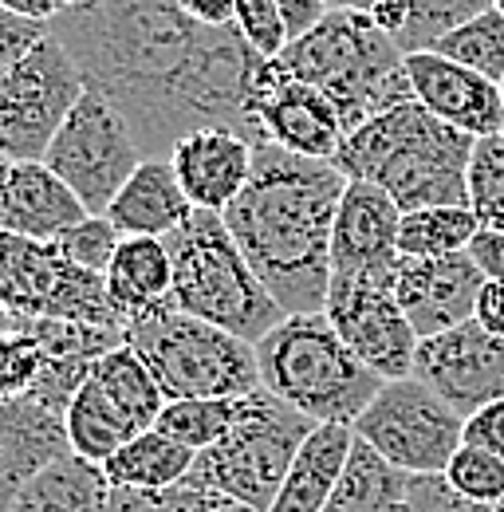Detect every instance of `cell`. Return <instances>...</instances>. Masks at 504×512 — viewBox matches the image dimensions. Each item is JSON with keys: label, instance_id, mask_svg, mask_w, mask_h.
<instances>
[{"label": "cell", "instance_id": "cell-9", "mask_svg": "<svg viewBox=\"0 0 504 512\" xmlns=\"http://www.w3.org/2000/svg\"><path fill=\"white\" fill-rule=\"evenodd\" d=\"M351 430L414 477H441L453 453L465 446V418L418 375L382 383Z\"/></svg>", "mask_w": 504, "mask_h": 512}, {"label": "cell", "instance_id": "cell-38", "mask_svg": "<svg viewBox=\"0 0 504 512\" xmlns=\"http://www.w3.org/2000/svg\"><path fill=\"white\" fill-rule=\"evenodd\" d=\"M52 245H56L71 264H79V268H91V272H103V276H107L111 260H115L119 245H123V233L111 225V217H107V213H91V217H83L75 229H67L60 241H52Z\"/></svg>", "mask_w": 504, "mask_h": 512}, {"label": "cell", "instance_id": "cell-4", "mask_svg": "<svg viewBox=\"0 0 504 512\" xmlns=\"http://www.w3.org/2000/svg\"><path fill=\"white\" fill-rule=\"evenodd\" d=\"M276 64L319 87L335 103L347 134L414 99L406 52L378 28L371 12H327L308 36L276 56Z\"/></svg>", "mask_w": 504, "mask_h": 512}, {"label": "cell", "instance_id": "cell-53", "mask_svg": "<svg viewBox=\"0 0 504 512\" xmlns=\"http://www.w3.org/2000/svg\"><path fill=\"white\" fill-rule=\"evenodd\" d=\"M493 8H497V12H504V0H493Z\"/></svg>", "mask_w": 504, "mask_h": 512}, {"label": "cell", "instance_id": "cell-47", "mask_svg": "<svg viewBox=\"0 0 504 512\" xmlns=\"http://www.w3.org/2000/svg\"><path fill=\"white\" fill-rule=\"evenodd\" d=\"M182 4H186V12L193 20L213 24V28H225L237 16V0H182Z\"/></svg>", "mask_w": 504, "mask_h": 512}, {"label": "cell", "instance_id": "cell-23", "mask_svg": "<svg viewBox=\"0 0 504 512\" xmlns=\"http://www.w3.org/2000/svg\"><path fill=\"white\" fill-rule=\"evenodd\" d=\"M355 449V430L343 422H319L300 446L268 512H323Z\"/></svg>", "mask_w": 504, "mask_h": 512}, {"label": "cell", "instance_id": "cell-40", "mask_svg": "<svg viewBox=\"0 0 504 512\" xmlns=\"http://www.w3.org/2000/svg\"><path fill=\"white\" fill-rule=\"evenodd\" d=\"M233 24H237V32L252 44V52L264 56V60H276L292 44L288 24H284L276 0H237Z\"/></svg>", "mask_w": 504, "mask_h": 512}, {"label": "cell", "instance_id": "cell-22", "mask_svg": "<svg viewBox=\"0 0 504 512\" xmlns=\"http://www.w3.org/2000/svg\"><path fill=\"white\" fill-rule=\"evenodd\" d=\"M111 225L123 237H158L166 241L174 229H182L193 217V201L186 197L178 170L170 158H146L119 197L107 209Z\"/></svg>", "mask_w": 504, "mask_h": 512}, {"label": "cell", "instance_id": "cell-5", "mask_svg": "<svg viewBox=\"0 0 504 512\" xmlns=\"http://www.w3.org/2000/svg\"><path fill=\"white\" fill-rule=\"evenodd\" d=\"M174 260V308L217 323L245 343H260L268 331L288 320L264 280L252 272L241 245L233 241L225 213L193 209L182 229L166 237Z\"/></svg>", "mask_w": 504, "mask_h": 512}, {"label": "cell", "instance_id": "cell-11", "mask_svg": "<svg viewBox=\"0 0 504 512\" xmlns=\"http://www.w3.org/2000/svg\"><path fill=\"white\" fill-rule=\"evenodd\" d=\"M44 162L75 190L87 213H107L146 154L119 107L95 91H83L56 130Z\"/></svg>", "mask_w": 504, "mask_h": 512}, {"label": "cell", "instance_id": "cell-37", "mask_svg": "<svg viewBox=\"0 0 504 512\" xmlns=\"http://www.w3.org/2000/svg\"><path fill=\"white\" fill-rule=\"evenodd\" d=\"M441 477L449 481L453 493H461L465 501L485 505V509H493L504 497V457L489 453V449L461 446Z\"/></svg>", "mask_w": 504, "mask_h": 512}, {"label": "cell", "instance_id": "cell-45", "mask_svg": "<svg viewBox=\"0 0 504 512\" xmlns=\"http://www.w3.org/2000/svg\"><path fill=\"white\" fill-rule=\"evenodd\" d=\"M276 8H280V16H284V24H288V36H292V40L308 36L315 24L331 12V8H327V0H276Z\"/></svg>", "mask_w": 504, "mask_h": 512}, {"label": "cell", "instance_id": "cell-52", "mask_svg": "<svg viewBox=\"0 0 504 512\" xmlns=\"http://www.w3.org/2000/svg\"><path fill=\"white\" fill-rule=\"evenodd\" d=\"M493 512H504V497L497 501V505H493Z\"/></svg>", "mask_w": 504, "mask_h": 512}, {"label": "cell", "instance_id": "cell-51", "mask_svg": "<svg viewBox=\"0 0 504 512\" xmlns=\"http://www.w3.org/2000/svg\"><path fill=\"white\" fill-rule=\"evenodd\" d=\"M8 166H12V162H8L4 154H0V193H4V178H8Z\"/></svg>", "mask_w": 504, "mask_h": 512}, {"label": "cell", "instance_id": "cell-34", "mask_svg": "<svg viewBox=\"0 0 504 512\" xmlns=\"http://www.w3.org/2000/svg\"><path fill=\"white\" fill-rule=\"evenodd\" d=\"M430 52H441L457 64L481 71L485 79L501 83L504 79V12L485 8L481 16L465 20L461 28H453L449 36H441Z\"/></svg>", "mask_w": 504, "mask_h": 512}, {"label": "cell", "instance_id": "cell-20", "mask_svg": "<svg viewBox=\"0 0 504 512\" xmlns=\"http://www.w3.org/2000/svg\"><path fill=\"white\" fill-rule=\"evenodd\" d=\"M87 213V205L63 182L48 162H12L4 193H0V229L28 237V241H60L67 229H75Z\"/></svg>", "mask_w": 504, "mask_h": 512}, {"label": "cell", "instance_id": "cell-31", "mask_svg": "<svg viewBox=\"0 0 504 512\" xmlns=\"http://www.w3.org/2000/svg\"><path fill=\"white\" fill-rule=\"evenodd\" d=\"M481 221L469 205H430L402 213L398 253L402 256H453L465 253Z\"/></svg>", "mask_w": 504, "mask_h": 512}, {"label": "cell", "instance_id": "cell-14", "mask_svg": "<svg viewBox=\"0 0 504 512\" xmlns=\"http://www.w3.org/2000/svg\"><path fill=\"white\" fill-rule=\"evenodd\" d=\"M414 375L434 386L461 418H469L504 398V335L485 331L477 320L430 335L418 343Z\"/></svg>", "mask_w": 504, "mask_h": 512}, {"label": "cell", "instance_id": "cell-33", "mask_svg": "<svg viewBox=\"0 0 504 512\" xmlns=\"http://www.w3.org/2000/svg\"><path fill=\"white\" fill-rule=\"evenodd\" d=\"M24 327L40 343L44 359H56V363H87V367H95L107 351L126 343L123 327H95V323L75 320H24Z\"/></svg>", "mask_w": 504, "mask_h": 512}, {"label": "cell", "instance_id": "cell-2", "mask_svg": "<svg viewBox=\"0 0 504 512\" xmlns=\"http://www.w3.org/2000/svg\"><path fill=\"white\" fill-rule=\"evenodd\" d=\"M347 182L327 158L260 142L249 186L225 209L233 241L288 316L327 308L331 233Z\"/></svg>", "mask_w": 504, "mask_h": 512}, {"label": "cell", "instance_id": "cell-8", "mask_svg": "<svg viewBox=\"0 0 504 512\" xmlns=\"http://www.w3.org/2000/svg\"><path fill=\"white\" fill-rule=\"evenodd\" d=\"M126 343L146 359L166 402L182 398H245L260 390L256 347L233 331L186 312H162L126 327Z\"/></svg>", "mask_w": 504, "mask_h": 512}, {"label": "cell", "instance_id": "cell-12", "mask_svg": "<svg viewBox=\"0 0 504 512\" xmlns=\"http://www.w3.org/2000/svg\"><path fill=\"white\" fill-rule=\"evenodd\" d=\"M323 316L335 323L343 343L375 371L382 383L410 379L418 355V331L410 327L394 280H359V276H331Z\"/></svg>", "mask_w": 504, "mask_h": 512}, {"label": "cell", "instance_id": "cell-48", "mask_svg": "<svg viewBox=\"0 0 504 512\" xmlns=\"http://www.w3.org/2000/svg\"><path fill=\"white\" fill-rule=\"evenodd\" d=\"M4 8H12V12H20V16H32V20H44V24H52L56 16H60L63 0H0Z\"/></svg>", "mask_w": 504, "mask_h": 512}, {"label": "cell", "instance_id": "cell-16", "mask_svg": "<svg viewBox=\"0 0 504 512\" xmlns=\"http://www.w3.org/2000/svg\"><path fill=\"white\" fill-rule=\"evenodd\" d=\"M485 288V272L469 253L453 256H402L394 296L406 312L418 339L453 331L477 316V296Z\"/></svg>", "mask_w": 504, "mask_h": 512}, {"label": "cell", "instance_id": "cell-21", "mask_svg": "<svg viewBox=\"0 0 504 512\" xmlns=\"http://www.w3.org/2000/svg\"><path fill=\"white\" fill-rule=\"evenodd\" d=\"M107 296L123 323H142L150 316L174 312V260L158 237H123L119 253L107 268Z\"/></svg>", "mask_w": 504, "mask_h": 512}, {"label": "cell", "instance_id": "cell-24", "mask_svg": "<svg viewBox=\"0 0 504 512\" xmlns=\"http://www.w3.org/2000/svg\"><path fill=\"white\" fill-rule=\"evenodd\" d=\"M63 264L67 260L56 245L0 229V308L20 320H44L56 300Z\"/></svg>", "mask_w": 504, "mask_h": 512}, {"label": "cell", "instance_id": "cell-6", "mask_svg": "<svg viewBox=\"0 0 504 512\" xmlns=\"http://www.w3.org/2000/svg\"><path fill=\"white\" fill-rule=\"evenodd\" d=\"M256 363L264 390L312 422L355 426V418L382 390V379L343 343L323 312L288 316L276 331H268L256 343Z\"/></svg>", "mask_w": 504, "mask_h": 512}, {"label": "cell", "instance_id": "cell-32", "mask_svg": "<svg viewBox=\"0 0 504 512\" xmlns=\"http://www.w3.org/2000/svg\"><path fill=\"white\" fill-rule=\"evenodd\" d=\"M241 402L245 398H182V402H166V410L158 414V430L201 453V449L217 446L237 426Z\"/></svg>", "mask_w": 504, "mask_h": 512}, {"label": "cell", "instance_id": "cell-55", "mask_svg": "<svg viewBox=\"0 0 504 512\" xmlns=\"http://www.w3.org/2000/svg\"><path fill=\"white\" fill-rule=\"evenodd\" d=\"M501 99H504V79H501Z\"/></svg>", "mask_w": 504, "mask_h": 512}, {"label": "cell", "instance_id": "cell-18", "mask_svg": "<svg viewBox=\"0 0 504 512\" xmlns=\"http://www.w3.org/2000/svg\"><path fill=\"white\" fill-rule=\"evenodd\" d=\"M252 158H256V142L229 127L193 130L170 150V162L193 209H213V213H225L249 186Z\"/></svg>", "mask_w": 504, "mask_h": 512}, {"label": "cell", "instance_id": "cell-26", "mask_svg": "<svg viewBox=\"0 0 504 512\" xmlns=\"http://www.w3.org/2000/svg\"><path fill=\"white\" fill-rule=\"evenodd\" d=\"M414 473L390 465L378 449L355 438L347 469L323 512H410Z\"/></svg>", "mask_w": 504, "mask_h": 512}, {"label": "cell", "instance_id": "cell-44", "mask_svg": "<svg viewBox=\"0 0 504 512\" xmlns=\"http://www.w3.org/2000/svg\"><path fill=\"white\" fill-rule=\"evenodd\" d=\"M465 253L485 272V280H504V233L501 229H477Z\"/></svg>", "mask_w": 504, "mask_h": 512}, {"label": "cell", "instance_id": "cell-42", "mask_svg": "<svg viewBox=\"0 0 504 512\" xmlns=\"http://www.w3.org/2000/svg\"><path fill=\"white\" fill-rule=\"evenodd\" d=\"M410 512H493V509L465 501L461 493H453V489H449V481H445V477H414Z\"/></svg>", "mask_w": 504, "mask_h": 512}, {"label": "cell", "instance_id": "cell-17", "mask_svg": "<svg viewBox=\"0 0 504 512\" xmlns=\"http://www.w3.org/2000/svg\"><path fill=\"white\" fill-rule=\"evenodd\" d=\"M406 75L414 99L434 111L441 123L465 130L473 138H493L504 130L501 83L485 79L481 71L457 64L441 52H414L406 56Z\"/></svg>", "mask_w": 504, "mask_h": 512}, {"label": "cell", "instance_id": "cell-7", "mask_svg": "<svg viewBox=\"0 0 504 512\" xmlns=\"http://www.w3.org/2000/svg\"><path fill=\"white\" fill-rule=\"evenodd\" d=\"M315 426L319 422L304 418L300 410H292L288 402H280L272 390L260 386L245 394L237 426L217 446L197 453L186 481L213 489L252 512H268Z\"/></svg>", "mask_w": 504, "mask_h": 512}, {"label": "cell", "instance_id": "cell-39", "mask_svg": "<svg viewBox=\"0 0 504 512\" xmlns=\"http://www.w3.org/2000/svg\"><path fill=\"white\" fill-rule=\"evenodd\" d=\"M44 371V351L32 339V331L20 323L16 331L0 335V402L32 394V386Z\"/></svg>", "mask_w": 504, "mask_h": 512}, {"label": "cell", "instance_id": "cell-3", "mask_svg": "<svg viewBox=\"0 0 504 512\" xmlns=\"http://www.w3.org/2000/svg\"><path fill=\"white\" fill-rule=\"evenodd\" d=\"M477 138L441 123L406 99L343 138L335 166L351 182H375L402 213L430 205H469V158Z\"/></svg>", "mask_w": 504, "mask_h": 512}, {"label": "cell", "instance_id": "cell-46", "mask_svg": "<svg viewBox=\"0 0 504 512\" xmlns=\"http://www.w3.org/2000/svg\"><path fill=\"white\" fill-rule=\"evenodd\" d=\"M473 320L481 323L485 331H493V335H504V280H485Z\"/></svg>", "mask_w": 504, "mask_h": 512}, {"label": "cell", "instance_id": "cell-15", "mask_svg": "<svg viewBox=\"0 0 504 512\" xmlns=\"http://www.w3.org/2000/svg\"><path fill=\"white\" fill-rule=\"evenodd\" d=\"M398 229L402 209L390 193L375 182H347L331 233V276L398 280Z\"/></svg>", "mask_w": 504, "mask_h": 512}, {"label": "cell", "instance_id": "cell-54", "mask_svg": "<svg viewBox=\"0 0 504 512\" xmlns=\"http://www.w3.org/2000/svg\"><path fill=\"white\" fill-rule=\"evenodd\" d=\"M63 4H67V8H71V4H75V0H63Z\"/></svg>", "mask_w": 504, "mask_h": 512}, {"label": "cell", "instance_id": "cell-29", "mask_svg": "<svg viewBox=\"0 0 504 512\" xmlns=\"http://www.w3.org/2000/svg\"><path fill=\"white\" fill-rule=\"evenodd\" d=\"M197 461V449L162 434L158 426L126 442L111 461H103V473L111 489H174L189 477Z\"/></svg>", "mask_w": 504, "mask_h": 512}, {"label": "cell", "instance_id": "cell-19", "mask_svg": "<svg viewBox=\"0 0 504 512\" xmlns=\"http://www.w3.org/2000/svg\"><path fill=\"white\" fill-rule=\"evenodd\" d=\"M63 453H71L63 410L40 394L0 402V509L20 485H28Z\"/></svg>", "mask_w": 504, "mask_h": 512}, {"label": "cell", "instance_id": "cell-49", "mask_svg": "<svg viewBox=\"0 0 504 512\" xmlns=\"http://www.w3.org/2000/svg\"><path fill=\"white\" fill-rule=\"evenodd\" d=\"M382 0H327L331 12H375Z\"/></svg>", "mask_w": 504, "mask_h": 512}, {"label": "cell", "instance_id": "cell-1", "mask_svg": "<svg viewBox=\"0 0 504 512\" xmlns=\"http://www.w3.org/2000/svg\"><path fill=\"white\" fill-rule=\"evenodd\" d=\"M48 32L83 87L119 107L146 158H170L205 127H229L260 146L252 87L264 56L237 24H201L182 0H75Z\"/></svg>", "mask_w": 504, "mask_h": 512}, {"label": "cell", "instance_id": "cell-27", "mask_svg": "<svg viewBox=\"0 0 504 512\" xmlns=\"http://www.w3.org/2000/svg\"><path fill=\"white\" fill-rule=\"evenodd\" d=\"M485 8H493V0H382L371 20L386 36H394V44L406 56H414L430 52L441 36L481 16Z\"/></svg>", "mask_w": 504, "mask_h": 512}, {"label": "cell", "instance_id": "cell-50", "mask_svg": "<svg viewBox=\"0 0 504 512\" xmlns=\"http://www.w3.org/2000/svg\"><path fill=\"white\" fill-rule=\"evenodd\" d=\"M20 316H12V312H8V308H0V335H4V331H16V327H20Z\"/></svg>", "mask_w": 504, "mask_h": 512}, {"label": "cell", "instance_id": "cell-30", "mask_svg": "<svg viewBox=\"0 0 504 512\" xmlns=\"http://www.w3.org/2000/svg\"><path fill=\"white\" fill-rule=\"evenodd\" d=\"M91 379L103 386L142 430H154L158 426V414L166 410V394H162V386L154 379V371L146 367V359L130 343L107 351L95 363Z\"/></svg>", "mask_w": 504, "mask_h": 512}, {"label": "cell", "instance_id": "cell-13", "mask_svg": "<svg viewBox=\"0 0 504 512\" xmlns=\"http://www.w3.org/2000/svg\"><path fill=\"white\" fill-rule=\"evenodd\" d=\"M252 115L260 142L284 146L304 158H327L335 162L347 130L335 111V103L296 75H288L276 60H264L256 87H252Z\"/></svg>", "mask_w": 504, "mask_h": 512}, {"label": "cell", "instance_id": "cell-36", "mask_svg": "<svg viewBox=\"0 0 504 512\" xmlns=\"http://www.w3.org/2000/svg\"><path fill=\"white\" fill-rule=\"evenodd\" d=\"M469 209L477 213L481 229L504 233V138H477L469 158Z\"/></svg>", "mask_w": 504, "mask_h": 512}, {"label": "cell", "instance_id": "cell-56", "mask_svg": "<svg viewBox=\"0 0 504 512\" xmlns=\"http://www.w3.org/2000/svg\"><path fill=\"white\" fill-rule=\"evenodd\" d=\"M501 138H504V130H501Z\"/></svg>", "mask_w": 504, "mask_h": 512}, {"label": "cell", "instance_id": "cell-25", "mask_svg": "<svg viewBox=\"0 0 504 512\" xmlns=\"http://www.w3.org/2000/svg\"><path fill=\"white\" fill-rule=\"evenodd\" d=\"M111 497V481L103 465L63 453L44 473H36L28 485H20L0 512H103Z\"/></svg>", "mask_w": 504, "mask_h": 512}, {"label": "cell", "instance_id": "cell-43", "mask_svg": "<svg viewBox=\"0 0 504 512\" xmlns=\"http://www.w3.org/2000/svg\"><path fill=\"white\" fill-rule=\"evenodd\" d=\"M465 446L489 449V453L504 457V398L465 418Z\"/></svg>", "mask_w": 504, "mask_h": 512}, {"label": "cell", "instance_id": "cell-28", "mask_svg": "<svg viewBox=\"0 0 504 512\" xmlns=\"http://www.w3.org/2000/svg\"><path fill=\"white\" fill-rule=\"evenodd\" d=\"M138 434H146V430H142L95 379H87V383L79 386V394H75L71 406H67L71 453H79V457H87V461H95V465L111 461V457H115L126 442H134Z\"/></svg>", "mask_w": 504, "mask_h": 512}, {"label": "cell", "instance_id": "cell-35", "mask_svg": "<svg viewBox=\"0 0 504 512\" xmlns=\"http://www.w3.org/2000/svg\"><path fill=\"white\" fill-rule=\"evenodd\" d=\"M103 512H252L213 489L201 485H174V489H111Z\"/></svg>", "mask_w": 504, "mask_h": 512}, {"label": "cell", "instance_id": "cell-41", "mask_svg": "<svg viewBox=\"0 0 504 512\" xmlns=\"http://www.w3.org/2000/svg\"><path fill=\"white\" fill-rule=\"evenodd\" d=\"M44 36H48V24L44 20L20 16V12H12V8L0 4V71L12 67L16 60H24Z\"/></svg>", "mask_w": 504, "mask_h": 512}, {"label": "cell", "instance_id": "cell-10", "mask_svg": "<svg viewBox=\"0 0 504 512\" xmlns=\"http://www.w3.org/2000/svg\"><path fill=\"white\" fill-rule=\"evenodd\" d=\"M83 91L75 60L48 32L24 60L0 71V154L8 162H44Z\"/></svg>", "mask_w": 504, "mask_h": 512}]
</instances>
